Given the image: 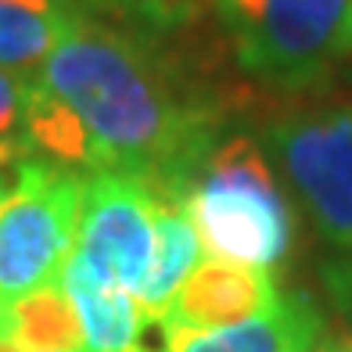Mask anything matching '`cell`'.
<instances>
[{"label": "cell", "instance_id": "9a60e30c", "mask_svg": "<svg viewBox=\"0 0 352 352\" xmlns=\"http://www.w3.org/2000/svg\"><path fill=\"white\" fill-rule=\"evenodd\" d=\"M33 151H29L25 137H0V169H8L11 162H22Z\"/></svg>", "mask_w": 352, "mask_h": 352}, {"label": "cell", "instance_id": "8992f818", "mask_svg": "<svg viewBox=\"0 0 352 352\" xmlns=\"http://www.w3.org/2000/svg\"><path fill=\"white\" fill-rule=\"evenodd\" d=\"M155 190L130 173H90L72 263L94 280L140 292L155 252Z\"/></svg>", "mask_w": 352, "mask_h": 352}, {"label": "cell", "instance_id": "e0dca14e", "mask_svg": "<svg viewBox=\"0 0 352 352\" xmlns=\"http://www.w3.org/2000/svg\"><path fill=\"white\" fill-rule=\"evenodd\" d=\"M313 352H352V334H324V342H320Z\"/></svg>", "mask_w": 352, "mask_h": 352}, {"label": "cell", "instance_id": "8fae6325", "mask_svg": "<svg viewBox=\"0 0 352 352\" xmlns=\"http://www.w3.org/2000/svg\"><path fill=\"white\" fill-rule=\"evenodd\" d=\"M69 22L65 0H0V69L36 76Z\"/></svg>", "mask_w": 352, "mask_h": 352}, {"label": "cell", "instance_id": "5bb4252c", "mask_svg": "<svg viewBox=\"0 0 352 352\" xmlns=\"http://www.w3.org/2000/svg\"><path fill=\"white\" fill-rule=\"evenodd\" d=\"M29 87H33V76L0 69V137H22Z\"/></svg>", "mask_w": 352, "mask_h": 352}, {"label": "cell", "instance_id": "4fadbf2b", "mask_svg": "<svg viewBox=\"0 0 352 352\" xmlns=\"http://www.w3.org/2000/svg\"><path fill=\"white\" fill-rule=\"evenodd\" d=\"M316 277H320V287H324L331 309L352 327V252H331L320 263Z\"/></svg>", "mask_w": 352, "mask_h": 352}, {"label": "cell", "instance_id": "7a4b0ae2", "mask_svg": "<svg viewBox=\"0 0 352 352\" xmlns=\"http://www.w3.org/2000/svg\"><path fill=\"white\" fill-rule=\"evenodd\" d=\"M266 104L255 140L284 190L327 248L352 252V83L266 94Z\"/></svg>", "mask_w": 352, "mask_h": 352}, {"label": "cell", "instance_id": "5b68a950", "mask_svg": "<svg viewBox=\"0 0 352 352\" xmlns=\"http://www.w3.org/2000/svg\"><path fill=\"white\" fill-rule=\"evenodd\" d=\"M87 176L29 155L0 205V302L61 284L72 259Z\"/></svg>", "mask_w": 352, "mask_h": 352}, {"label": "cell", "instance_id": "3957f363", "mask_svg": "<svg viewBox=\"0 0 352 352\" xmlns=\"http://www.w3.org/2000/svg\"><path fill=\"white\" fill-rule=\"evenodd\" d=\"M190 223L216 259L274 270L295 252V209L263 144L227 130L180 195Z\"/></svg>", "mask_w": 352, "mask_h": 352}, {"label": "cell", "instance_id": "ba28073f", "mask_svg": "<svg viewBox=\"0 0 352 352\" xmlns=\"http://www.w3.org/2000/svg\"><path fill=\"white\" fill-rule=\"evenodd\" d=\"M277 277L270 270L241 266L230 259H205L195 266L180 292L173 295L169 309L158 327H227L266 313L280 302Z\"/></svg>", "mask_w": 352, "mask_h": 352}, {"label": "cell", "instance_id": "7c38bea8", "mask_svg": "<svg viewBox=\"0 0 352 352\" xmlns=\"http://www.w3.org/2000/svg\"><path fill=\"white\" fill-rule=\"evenodd\" d=\"M4 342L19 352H83V331L65 287L51 284L11 298Z\"/></svg>", "mask_w": 352, "mask_h": 352}, {"label": "cell", "instance_id": "d6986e66", "mask_svg": "<svg viewBox=\"0 0 352 352\" xmlns=\"http://www.w3.org/2000/svg\"><path fill=\"white\" fill-rule=\"evenodd\" d=\"M0 352H19L14 345H8V342H0Z\"/></svg>", "mask_w": 352, "mask_h": 352}, {"label": "cell", "instance_id": "2e32d148", "mask_svg": "<svg viewBox=\"0 0 352 352\" xmlns=\"http://www.w3.org/2000/svg\"><path fill=\"white\" fill-rule=\"evenodd\" d=\"M65 4L76 14H87V19H104V14H111L122 0H65Z\"/></svg>", "mask_w": 352, "mask_h": 352}, {"label": "cell", "instance_id": "ac0fdd59", "mask_svg": "<svg viewBox=\"0 0 352 352\" xmlns=\"http://www.w3.org/2000/svg\"><path fill=\"white\" fill-rule=\"evenodd\" d=\"M11 187H14V176H4V169H0V205L8 201V195H11Z\"/></svg>", "mask_w": 352, "mask_h": 352}, {"label": "cell", "instance_id": "ffe728a7", "mask_svg": "<svg viewBox=\"0 0 352 352\" xmlns=\"http://www.w3.org/2000/svg\"><path fill=\"white\" fill-rule=\"evenodd\" d=\"M140 352H148V349H140Z\"/></svg>", "mask_w": 352, "mask_h": 352}, {"label": "cell", "instance_id": "277c9868", "mask_svg": "<svg viewBox=\"0 0 352 352\" xmlns=\"http://www.w3.org/2000/svg\"><path fill=\"white\" fill-rule=\"evenodd\" d=\"M234 69L270 98L302 94L352 65V0H209Z\"/></svg>", "mask_w": 352, "mask_h": 352}, {"label": "cell", "instance_id": "30bf717a", "mask_svg": "<svg viewBox=\"0 0 352 352\" xmlns=\"http://www.w3.org/2000/svg\"><path fill=\"white\" fill-rule=\"evenodd\" d=\"M201 263V237L190 223L187 209L180 201L158 198V212H155V252H151V266L144 287L137 292L140 309L148 313V320L158 327L169 309L173 295L180 292V284L195 274V266Z\"/></svg>", "mask_w": 352, "mask_h": 352}, {"label": "cell", "instance_id": "9c48e42d", "mask_svg": "<svg viewBox=\"0 0 352 352\" xmlns=\"http://www.w3.org/2000/svg\"><path fill=\"white\" fill-rule=\"evenodd\" d=\"M61 287L76 306L79 331H83V352H140V338L151 327V320L140 309L133 292L94 280L72 259L65 263Z\"/></svg>", "mask_w": 352, "mask_h": 352}, {"label": "cell", "instance_id": "6da1fadb", "mask_svg": "<svg viewBox=\"0 0 352 352\" xmlns=\"http://www.w3.org/2000/svg\"><path fill=\"white\" fill-rule=\"evenodd\" d=\"M36 79L79 119L94 173H130L169 201H180L237 111L263 101L76 11Z\"/></svg>", "mask_w": 352, "mask_h": 352}, {"label": "cell", "instance_id": "52a82bcc", "mask_svg": "<svg viewBox=\"0 0 352 352\" xmlns=\"http://www.w3.org/2000/svg\"><path fill=\"white\" fill-rule=\"evenodd\" d=\"M327 316L306 292L280 295L277 306L227 327H162V352H313Z\"/></svg>", "mask_w": 352, "mask_h": 352}]
</instances>
